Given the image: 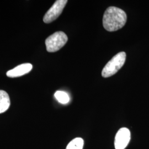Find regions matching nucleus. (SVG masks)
Listing matches in <instances>:
<instances>
[{
    "label": "nucleus",
    "instance_id": "obj_1",
    "mask_svg": "<svg viewBox=\"0 0 149 149\" xmlns=\"http://www.w3.org/2000/svg\"><path fill=\"white\" fill-rule=\"evenodd\" d=\"M127 14L116 7L111 6L107 9L103 18V25L109 32H114L124 26L127 22Z\"/></svg>",
    "mask_w": 149,
    "mask_h": 149
},
{
    "label": "nucleus",
    "instance_id": "obj_2",
    "mask_svg": "<svg viewBox=\"0 0 149 149\" xmlns=\"http://www.w3.org/2000/svg\"><path fill=\"white\" fill-rule=\"evenodd\" d=\"M125 59L126 53L123 52H120L114 56L102 70V77L107 78L116 74L122 68L125 62Z\"/></svg>",
    "mask_w": 149,
    "mask_h": 149
},
{
    "label": "nucleus",
    "instance_id": "obj_3",
    "mask_svg": "<svg viewBox=\"0 0 149 149\" xmlns=\"http://www.w3.org/2000/svg\"><path fill=\"white\" fill-rule=\"evenodd\" d=\"M68 38L63 32L54 33L45 40L47 50L49 53H54L59 50L66 44Z\"/></svg>",
    "mask_w": 149,
    "mask_h": 149
},
{
    "label": "nucleus",
    "instance_id": "obj_4",
    "mask_svg": "<svg viewBox=\"0 0 149 149\" xmlns=\"http://www.w3.org/2000/svg\"><path fill=\"white\" fill-rule=\"evenodd\" d=\"M67 2V0L56 1L53 5L45 13L43 18L44 22L45 23H50L57 19L61 14Z\"/></svg>",
    "mask_w": 149,
    "mask_h": 149
},
{
    "label": "nucleus",
    "instance_id": "obj_5",
    "mask_svg": "<svg viewBox=\"0 0 149 149\" xmlns=\"http://www.w3.org/2000/svg\"><path fill=\"white\" fill-rule=\"evenodd\" d=\"M130 140V132L128 128L120 129L115 137L114 146L116 149H125Z\"/></svg>",
    "mask_w": 149,
    "mask_h": 149
},
{
    "label": "nucleus",
    "instance_id": "obj_6",
    "mask_svg": "<svg viewBox=\"0 0 149 149\" xmlns=\"http://www.w3.org/2000/svg\"><path fill=\"white\" fill-rule=\"evenodd\" d=\"M33 68V66L30 63L21 64L16 68L7 72L6 74L9 77H17L27 74Z\"/></svg>",
    "mask_w": 149,
    "mask_h": 149
},
{
    "label": "nucleus",
    "instance_id": "obj_7",
    "mask_svg": "<svg viewBox=\"0 0 149 149\" xmlns=\"http://www.w3.org/2000/svg\"><path fill=\"white\" fill-rule=\"evenodd\" d=\"M10 99L5 91L0 90V114L5 112L10 106Z\"/></svg>",
    "mask_w": 149,
    "mask_h": 149
},
{
    "label": "nucleus",
    "instance_id": "obj_8",
    "mask_svg": "<svg viewBox=\"0 0 149 149\" xmlns=\"http://www.w3.org/2000/svg\"><path fill=\"white\" fill-rule=\"evenodd\" d=\"M84 141L81 138H76L70 141L66 149H82Z\"/></svg>",
    "mask_w": 149,
    "mask_h": 149
},
{
    "label": "nucleus",
    "instance_id": "obj_9",
    "mask_svg": "<svg viewBox=\"0 0 149 149\" xmlns=\"http://www.w3.org/2000/svg\"><path fill=\"white\" fill-rule=\"evenodd\" d=\"M54 96L57 100V101L61 104H66L69 102V96L67 93L64 91H56L54 95Z\"/></svg>",
    "mask_w": 149,
    "mask_h": 149
}]
</instances>
